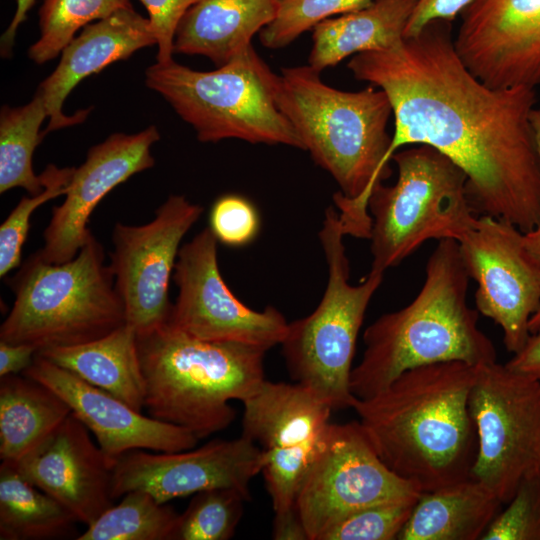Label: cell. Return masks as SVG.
<instances>
[{"instance_id":"14","label":"cell","mask_w":540,"mask_h":540,"mask_svg":"<svg viewBox=\"0 0 540 540\" xmlns=\"http://www.w3.org/2000/svg\"><path fill=\"white\" fill-rule=\"evenodd\" d=\"M202 212L201 205L182 195H171L150 222L115 224L110 267L124 304L126 324L137 334L167 323L173 305L169 284L180 244Z\"/></svg>"},{"instance_id":"18","label":"cell","mask_w":540,"mask_h":540,"mask_svg":"<svg viewBox=\"0 0 540 540\" xmlns=\"http://www.w3.org/2000/svg\"><path fill=\"white\" fill-rule=\"evenodd\" d=\"M159 139L151 125L135 134L114 133L90 148L74 170L65 199L52 208L43 247L37 251L43 260L64 263L78 254L92 234L87 224L95 207L116 186L153 167L151 146Z\"/></svg>"},{"instance_id":"10","label":"cell","mask_w":540,"mask_h":540,"mask_svg":"<svg viewBox=\"0 0 540 540\" xmlns=\"http://www.w3.org/2000/svg\"><path fill=\"white\" fill-rule=\"evenodd\" d=\"M478 450L471 477L505 505L540 468V382L497 361L481 364L469 394Z\"/></svg>"},{"instance_id":"31","label":"cell","mask_w":540,"mask_h":540,"mask_svg":"<svg viewBox=\"0 0 540 540\" xmlns=\"http://www.w3.org/2000/svg\"><path fill=\"white\" fill-rule=\"evenodd\" d=\"M250 496L234 488H215L193 495L179 515L174 540H228Z\"/></svg>"},{"instance_id":"36","label":"cell","mask_w":540,"mask_h":540,"mask_svg":"<svg viewBox=\"0 0 540 540\" xmlns=\"http://www.w3.org/2000/svg\"><path fill=\"white\" fill-rule=\"evenodd\" d=\"M209 228L218 242L230 247H242L258 235L260 216L247 198L227 194L219 197L212 205Z\"/></svg>"},{"instance_id":"28","label":"cell","mask_w":540,"mask_h":540,"mask_svg":"<svg viewBox=\"0 0 540 540\" xmlns=\"http://www.w3.org/2000/svg\"><path fill=\"white\" fill-rule=\"evenodd\" d=\"M48 117L45 103L36 92L26 105L3 106L0 113V193L23 188L29 195L43 191L42 174L32 167L33 153L44 137L40 127Z\"/></svg>"},{"instance_id":"8","label":"cell","mask_w":540,"mask_h":540,"mask_svg":"<svg viewBox=\"0 0 540 540\" xmlns=\"http://www.w3.org/2000/svg\"><path fill=\"white\" fill-rule=\"evenodd\" d=\"M344 236L337 209L328 207L319 232L328 266L326 289L311 314L289 323L281 343L291 377L332 410L352 408L357 398L350 389L357 337L384 278V272L370 269L359 284L350 283Z\"/></svg>"},{"instance_id":"35","label":"cell","mask_w":540,"mask_h":540,"mask_svg":"<svg viewBox=\"0 0 540 540\" xmlns=\"http://www.w3.org/2000/svg\"><path fill=\"white\" fill-rule=\"evenodd\" d=\"M481 540H540V475L524 478Z\"/></svg>"},{"instance_id":"16","label":"cell","mask_w":540,"mask_h":540,"mask_svg":"<svg viewBox=\"0 0 540 540\" xmlns=\"http://www.w3.org/2000/svg\"><path fill=\"white\" fill-rule=\"evenodd\" d=\"M265 463L261 448L241 434L178 452L131 450L117 458L111 495L118 499L142 490L159 503L215 488H234L250 496V481Z\"/></svg>"},{"instance_id":"19","label":"cell","mask_w":540,"mask_h":540,"mask_svg":"<svg viewBox=\"0 0 540 540\" xmlns=\"http://www.w3.org/2000/svg\"><path fill=\"white\" fill-rule=\"evenodd\" d=\"M22 374L58 394L112 458L135 449L184 451L195 448L198 443L199 439L191 431L143 415L38 353Z\"/></svg>"},{"instance_id":"7","label":"cell","mask_w":540,"mask_h":540,"mask_svg":"<svg viewBox=\"0 0 540 540\" xmlns=\"http://www.w3.org/2000/svg\"><path fill=\"white\" fill-rule=\"evenodd\" d=\"M146 85L159 93L196 131L201 142L240 139L304 150L276 103L278 75L250 46L213 71L174 62L146 70Z\"/></svg>"},{"instance_id":"23","label":"cell","mask_w":540,"mask_h":540,"mask_svg":"<svg viewBox=\"0 0 540 540\" xmlns=\"http://www.w3.org/2000/svg\"><path fill=\"white\" fill-rule=\"evenodd\" d=\"M502 505L472 477L422 492L398 539L481 540Z\"/></svg>"},{"instance_id":"29","label":"cell","mask_w":540,"mask_h":540,"mask_svg":"<svg viewBox=\"0 0 540 540\" xmlns=\"http://www.w3.org/2000/svg\"><path fill=\"white\" fill-rule=\"evenodd\" d=\"M179 514L167 503H159L142 490L123 495L77 540H174Z\"/></svg>"},{"instance_id":"15","label":"cell","mask_w":540,"mask_h":540,"mask_svg":"<svg viewBox=\"0 0 540 540\" xmlns=\"http://www.w3.org/2000/svg\"><path fill=\"white\" fill-rule=\"evenodd\" d=\"M523 234L506 220L479 215L458 241L467 272L477 283V311L500 326L513 354L530 336L529 320L540 307V264Z\"/></svg>"},{"instance_id":"1","label":"cell","mask_w":540,"mask_h":540,"mask_svg":"<svg viewBox=\"0 0 540 540\" xmlns=\"http://www.w3.org/2000/svg\"><path fill=\"white\" fill-rule=\"evenodd\" d=\"M348 68L390 101L389 162L404 146H430L464 172L477 215L524 233L540 224V160L530 121L535 89L480 80L459 56L447 21L392 48L357 54Z\"/></svg>"},{"instance_id":"9","label":"cell","mask_w":540,"mask_h":540,"mask_svg":"<svg viewBox=\"0 0 540 540\" xmlns=\"http://www.w3.org/2000/svg\"><path fill=\"white\" fill-rule=\"evenodd\" d=\"M397 179L371 192V270L399 265L430 239L459 241L478 215L467 177L449 158L427 145H411L392 156Z\"/></svg>"},{"instance_id":"30","label":"cell","mask_w":540,"mask_h":540,"mask_svg":"<svg viewBox=\"0 0 540 540\" xmlns=\"http://www.w3.org/2000/svg\"><path fill=\"white\" fill-rule=\"evenodd\" d=\"M126 8H132L129 0H43L39 10L41 34L29 48V58L37 64L54 59L80 28Z\"/></svg>"},{"instance_id":"41","label":"cell","mask_w":540,"mask_h":540,"mask_svg":"<svg viewBox=\"0 0 540 540\" xmlns=\"http://www.w3.org/2000/svg\"><path fill=\"white\" fill-rule=\"evenodd\" d=\"M272 536L277 540H308L296 509L275 514Z\"/></svg>"},{"instance_id":"3","label":"cell","mask_w":540,"mask_h":540,"mask_svg":"<svg viewBox=\"0 0 540 540\" xmlns=\"http://www.w3.org/2000/svg\"><path fill=\"white\" fill-rule=\"evenodd\" d=\"M276 103L304 150L338 184L333 200L345 235L369 239V197L392 174L387 126L393 113L386 93L372 85L359 91L330 87L306 65L281 70Z\"/></svg>"},{"instance_id":"33","label":"cell","mask_w":540,"mask_h":540,"mask_svg":"<svg viewBox=\"0 0 540 540\" xmlns=\"http://www.w3.org/2000/svg\"><path fill=\"white\" fill-rule=\"evenodd\" d=\"M372 1L281 0L275 19L260 31V41L272 49L285 47L323 20L361 9Z\"/></svg>"},{"instance_id":"12","label":"cell","mask_w":540,"mask_h":540,"mask_svg":"<svg viewBox=\"0 0 540 540\" xmlns=\"http://www.w3.org/2000/svg\"><path fill=\"white\" fill-rule=\"evenodd\" d=\"M242 403V435L264 454L261 473L274 513L294 510L299 489L328 432L333 410L297 382L265 380Z\"/></svg>"},{"instance_id":"27","label":"cell","mask_w":540,"mask_h":540,"mask_svg":"<svg viewBox=\"0 0 540 540\" xmlns=\"http://www.w3.org/2000/svg\"><path fill=\"white\" fill-rule=\"evenodd\" d=\"M77 522L65 506L29 482L12 464L1 462V540L70 538Z\"/></svg>"},{"instance_id":"40","label":"cell","mask_w":540,"mask_h":540,"mask_svg":"<svg viewBox=\"0 0 540 540\" xmlns=\"http://www.w3.org/2000/svg\"><path fill=\"white\" fill-rule=\"evenodd\" d=\"M36 348L0 340V377L24 372L33 362Z\"/></svg>"},{"instance_id":"38","label":"cell","mask_w":540,"mask_h":540,"mask_svg":"<svg viewBox=\"0 0 540 540\" xmlns=\"http://www.w3.org/2000/svg\"><path fill=\"white\" fill-rule=\"evenodd\" d=\"M474 0H416L405 28L404 38L420 33L435 21H453L461 15Z\"/></svg>"},{"instance_id":"6","label":"cell","mask_w":540,"mask_h":540,"mask_svg":"<svg viewBox=\"0 0 540 540\" xmlns=\"http://www.w3.org/2000/svg\"><path fill=\"white\" fill-rule=\"evenodd\" d=\"M101 243L90 235L78 254L50 263L33 253L10 278L13 306L1 324L0 340L37 352L84 344L126 323L114 274Z\"/></svg>"},{"instance_id":"2","label":"cell","mask_w":540,"mask_h":540,"mask_svg":"<svg viewBox=\"0 0 540 540\" xmlns=\"http://www.w3.org/2000/svg\"><path fill=\"white\" fill-rule=\"evenodd\" d=\"M477 367L463 361L416 367L354 402L379 458L421 492L471 477L478 440L469 394Z\"/></svg>"},{"instance_id":"21","label":"cell","mask_w":540,"mask_h":540,"mask_svg":"<svg viewBox=\"0 0 540 540\" xmlns=\"http://www.w3.org/2000/svg\"><path fill=\"white\" fill-rule=\"evenodd\" d=\"M156 38L148 18L133 7L120 9L110 16L84 27L61 52L55 70L39 85L49 122L44 135L64 127L82 123L91 108L67 116L62 107L72 89L84 78L105 67L128 59L137 50L153 46Z\"/></svg>"},{"instance_id":"39","label":"cell","mask_w":540,"mask_h":540,"mask_svg":"<svg viewBox=\"0 0 540 540\" xmlns=\"http://www.w3.org/2000/svg\"><path fill=\"white\" fill-rule=\"evenodd\" d=\"M505 364L540 382V330L530 334L524 346Z\"/></svg>"},{"instance_id":"13","label":"cell","mask_w":540,"mask_h":540,"mask_svg":"<svg viewBox=\"0 0 540 540\" xmlns=\"http://www.w3.org/2000/svg\"><path fill=\"white\" fill-rule=\"evenodd\" d=\"M217 239L209 227L181 246L173 281L178 294L167 324L207 341H231L266 350L282 343L289 323L273 306L257 311L225 283L217 259Z\"/></svg>"},{"instance_id":"5","label":"cell","mask_w":540,"mask_h":540,"mask_svg":"<svg viewBox=\"0 0 540 540\" xmlns=\"http://www.w3.org/2000/svg\"><path fill=\"white\" fill-rule=\"evenodd\" d=\"M137 349L149 415L198 439L227 428L235 418L229 402H243L266 380L268 350L198 339L167 323L137 334Z\"/></svg>"},{"instance_id":"32","label":"cell","mask_w":540,"mask_h":540,"mask_svg":"<svg viewBox=\"0 0 540 540\" xmlns=\"http://www.w3.org/2000/svg\"><path fill=\"white\" fill-rule=\"evenodd\" d=\"M75 167L58 168L50 164L41 173L44 189L36 195L24 196L0 226V276L5 277L19 267L23 245L30 229L33 212L47 201L66 194Z\"/></svg>"},{"instance_id":"45","label":"cell","mask_w":540,"mask_h":540,"mask_svg":"<svg viewBox=\"0 0 540 540\" xmlns=\"http://www.w3.org/2000/svg\"><path fill=\"white\" fill-rule=\"evenodd\" d=\"M528 326L530 334L540 330V307L530 318Z\"/></svg>"},{"instance_id":"20","label":"cell","mask_w":540,"mask_h":540,"mask_svg":"<svg viewBox=\"0 0 540 540\" xmlns=\"http://www.w3.org/2000/svg\"><path fill=\"white\" fill-rule=\"evenodd\" d=\"M116 461L94 443L89 429L71 412L38 447L12 465L87 526L113 505Z\"/></svg>"},{"instance_id":"46","label":"cell","mask_w":540,"mask_h":540,"mask_svg":"<svg viewBox=\"0 0 540 540\" xmlns=\"http://www.w3.org/2000/svg\"><path fill=\"white\" fill-rule=\"evenodd\" d=\"M538 474L540 475V468H539V472H538Z\"/></svg>"},{"instance_id":"26","label":"cell","mask_w":540,"mask_h":540,"mask_svg":"<svg viewBox=\"0 0 540 540\" xmlns=\"http://www.w3.org/2000/svg\"><path fill=\"white\" fill-rule=\"evenodd\" d=\"M71 413L54 391L23 375L0 377V458L17 463Z\"/></svg>"},{"instance_id":"24","label":"cell","mask_w":540,"mask_h":540,"mask_svg":"<svg viewBox=\"0 0 540 540\" xmlns=\"http://www.w3.org/2000/svg\"><path fill=\"white\" fill-rule=\"evenodd\" d=\"M416 0H373L369 5L318 23L313 30L309 63L315 70L345 58L389 49L404 39Z\"/></svg>"},{"instance_id":"4","label":"cell","mask_w":540,"mask_h":540,"mask_svg":"<svg viewBox=\"0 0 540 540\" xmlns=\"http://www.w3.org/2000/svg\"><path fill=\"white\" fill-rule=\"evenodd\" d=\"M425 270L424 283L408 305L381 315L366 328L365 349L350 376L355 397L369 398L416 367L497 361L493 342L478 326L479 312L467 303L471 278L458 241L439 240Z\"/></svg>"},{"instance_id":"22","label":"cell","mask_w":540,"mask_h":540,"mask_svg":"<svg viewBox=\"0 0 540 540\" xmlns=\"http://www.w3.org/2000/svg\"><path fill=\"white\" fill-rule=\"evenodd\" d=\"M281 0H197L180 20L174 53L202 55L216 67L251 45L277 16Z\"/></svg>"},{"instance_id":"37","label":"cell","mask_w":540,"mask_h":540,"mask_svg":"<svg viewBox=\"0 0 540 540\" xmlns=\"http://www.w3.org/2000/svg\"><path fill=\"white\" fill-rule=\"evenodd\" d=\"M149 14L151 29L158 46L157 62L173 60L174 39L178 24L197 0H140Z\"/></svg>"},{"instance_id":"17","label":"cell","mask_w":540,"mask_h":540,"mask_svg":"<svg viewBox=\"0 0 540 540\" xmlns=\"http://www.w3.org/2000/svg\"><path fill=\"white\" fill-rule=\"evenodd\" d=\"M455 48L491 87L540 86V0H474L461 14Z\"/></svg>"},{"instance_id":"42","label":"cell","mask_w":540,"mask_h":540,"mask_svg":"<svg viewBox=\"0 0 540 540\" xmlns=\"http://www.w3.org/2000/svg\"><path fill=\"white\" fill-rule=\"evenodd\" d=\"M34 1L35 0H16L17 8L15 14L0 41V52L2 57L11 56L17 29L26 19V14L33 6Z\"/></svg>"},{"instance_id":"11","label":"cell","mask_w":540,"mask_h":540,"mask_svg":"<svg viewBox=\"0 0 540 540\" xmlns=\"http://www.w3.org/2000/svg\"><path fill=\"white\" fill-rule=\"evenodd\" d=\"M421 491L379 458L359 421L331 423L299 489L296 511L308 540L360 509L418 498Z\"/></svg>"},{"instance_id":"43","label":"cell","mask_w":540,"mask_h":540,"mask_svg":"<svg viewBox=\"0 0 540 540\" xmlns=\"http://www.w3.org/2000/svg\"><path fill=\"white\" fill-rule=\"evenodd\" d=\"M525 246L534 259L540 264V224L523 234Z\"/></svg>"},{"instance_id":"25","label":"cell","mask_w":540,"mask_h":540,"mask_svg":"<svg viewBox=\"0 0 540 540\" xmlns=\"http://www.w3.org/2000/svg\"><path fill=\"white\" fill-rule=\"evenodd\" d=\"M42 357L103 389L136 411L144 408L145 384L137 333L124 324L96 340L37 352Z\"/></svg>"},{"instance_id":"34","label":"cell","mask_w":540,"mask_h":540,"mask_svg":"<svg viewBox=\"0 0 540 540\" xmlns=\"http://www.w3.org/2000/svg\"><path fill=\"white\" fill-rule=\"evenodd\" d=\"M418 498L381 503L355 511L330 527L319 540L398 539Z\"/></svg>"},{"instance_id":"44","label":"cell","mask_w":540,"mask_h":540,"mask_svg":"<svg viewBox=\"0 0 540 540\" xmlns=\"http://www.w3.org/2000/svg\"><path fill=\"white\" fill-rule=\"evenodd\" d=\"M535 146L540 160V102H537L530 115Z\"/></svg>"}]
</instances>
